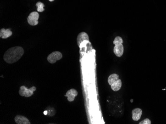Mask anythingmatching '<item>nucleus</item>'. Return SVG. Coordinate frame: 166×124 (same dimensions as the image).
<instances>
[{
	"label": "nucleus",
	"mask_w": 166,
	"mask_h": 124,
	"mask_svg": "<svg viewBox=\"0 0 166 124\" xmlns=\"http://www.w3.org/2000/svg\"><path fill=\"white\" fill-rule=\"evenodd\" d=\"M24 54V49L20 46H16L8 49L3 58L6 62L12 64L18 62Z\"/></svg>",
	"instance_id": "f257e3e1"
},
{
	"label": "nucleus",
	"mask_w": 166,
	"mask_h": 124,
	"mask_svg": "<svg viewBox=\"0 0 166 124\" xmlns=\"http://www.w3.org/2000/svg\"><path fill=\"white\" fill-rule=\"evenodd\" d=\"M36 91V87H32L30 89H27L26 86L22 85L19 88V95L21 96L29 98L34 94V92Z\"/></svg>",
	"instance_id": "f03ea898"
},
{
	"label": "nucleus",
	"mask_w": 166,
	"mask_h": 124,
	"mask_svg": "<svg viewBox=\"0 0 166 124\" xmlns=\"http://www.w3.org/2000/svg\"><path fill=\"white\" fill-rule=\"evenodd\" d=\"M62 57H63V55L61 52H58V51H55V52H53L50 53V55H48V56L47 58V60L50 63L53 64L58 60H60Z\"/></svg>",
	"instance_id": "7ed1b4c3"
},
{
	"label": "nucleus",
	"mask_w": 166,
	"mask_h": 124,
	"mask_svg": "<svg viewBox=\"0 0 166 124\" xmlns=\"http://www.w3.org/2000/svg\"><path fill=\"white\" fill-rule=\"evenodd\" d=\"M39 15L38 12H33L30 13L27 17V22L31 26H35L38 24V18Z\"/></svg>",
	"instance_id": "20e7f679"
},
{
	"label": "nucleus",
	"mask_w": 166,
	"mask_h": 124,
	"mask_svg": "<svg viewBox=\"0 0 166 124\" xmlns=\"http://www.w3.org/2000/svg\"><path fill=\"white\" fill-rule=\"evenodd\" d=\"M86 41H89V37L88 34L85 32H81L79 34L77 38V44L79 47H80L81 44L83 42Z\"/></svg>",
	"instance_id": "39448f33"
},
{
	"label": "nucleus",
	"mask_w": 166,
	"mask_h": 124,
	"mask_svg": "<svg viewBox=\"0 0 166 124\" xmlns=\"http://www.w3.org/2000/svg\"><path fill=\"white\" fill-rule=\"evenodd\" d=\"M78 95V92L74 89H71L67 92L65 96L67 98L68 101L72 102L75 100V98Z\"/></svg>",
	"instance_id": "423d86ee"
},
{
	"label": "nucleus",
	"mask_w": 166,
	"mask_h": 124,
	"mask_svg": "<svg viewBox=\"0 0 166 124\" xmlns=\"http://www.w3.org/2000/svg\"><path fill=\"white\" fill-rule=\"evenodd\" d=\"M142 114V110L140 108H136L134 109L132 111V119L135 121H138L140 119Z\"/></svg>",
	"instance_id": "0eeeda50"
},
{
	"label": "nucleus",
	"mask_w": 166,
	"mask_h": 124,
	"mask_svg": "<svg viewBox=\"0 0 166 124\" xmlns=\"http://www.w3.org/2000/svg\"><path fill=\"white\" fill-rule=\"evenodd\" d=\"M114 52L116 56L120 58L122 56L124 52V47L123 45L119 44L115 45L114 48Z\"/></svg>",
	"instance_id": "6e6552de"
},
{
	"label": "nucleus",
	"mask_w": 166,
	"mask_h": 124,
	"mask_svg": "<svg viewBox=\"0 0 166 124\" xmlns=\"http://www.w3.org/2000/svg\"><path fill=\"white\" fill-rule=\"evenodd\" d=\"M15 122L17 124H30L27 118L22 115H17L15 118Z\"/></svg>",
	"instance_id": "1a4fd4ad"
},
{
	"label": "nucleus",
	"mask_w": 166,
	"mask_h": 124,
	"mask_svg": "<svg viewBox=\"0 0 166 124\" xmlns=\"http://www.w3.org/2000/svg\"><path fill=\"white\" fill-rule=\"evenodd\" d=\"M12 35V32L10 29H5L4 28H2L0 30V37L3 39H7L10 37Z\"/></svg>",
	"instance_id": "9d476101"
},
{
	"label": "nucleus",
	"mask_w": 166,
	"mask_h": 124,
	"mask_svg": "<svg viewBox=\"0 0 166 124\" xmlns=\"http://www.w3.org/2000/svg\"><path fill=\"white\" fill-rule=\"evenodd\" d=\"M111 89L115 92L118 91L122 87V81L120 79H118V81L115 82V83L111 85Z\"/></svg>",
	"instance_id": "9b49d317"
},
{
	"label": "nucleus",
	"mask_w": 166,
	"mask_h": 124,
	"mask_svg": "<svg viewBox=\"0 0 166 124\" xmlns=\"http://www.w3.org/2000/svg\"><path fill=\"white\" fill-rule=\"evenodd\" d=\"M119 79V76L116 74H112L108 77V84L111 85L115 83V82L118 81Z\"/></svg>",
	"instance_id": "f8f14e48"
},
{
	"label": "nucleus",
	"mask_w": 166,
	"mask_h": 124,
	"mask_svg": "<svg viewBox=\"0 0 166 124\" xmlns=\"http://www.w3.org/2000/svg\"><path fill=\"white\" fill-rule=\"evenodd\" d=\"M36 6L37 7V11L38 12H43V11H44V5L41 2H37L36 4Z\"/></svg>",
	"instance_id": "ddd939ff"
},
{
	"label": "nucleus",
	"mask_w": 166,
	"mask_h": 124,
	"mask_svg": "<svg viewBox=\"0 0 166 124\" xmlns=\"http://www.w3.org/2000/svg\"><path fill=\"white\" fill-rule=\"evenodd\" d=\"M123 43V41L122 39V37H120L119 36H118L116 37L115 38V40H114V44L115 45H117L119 44H122Z\"/></svg>",
	"instance_id": "4468645a"
},
{
	"label": "nucleus",
	"mask_w": 166,
	"mask_h": 124,
	"mask_svg": "<svg viewBox=\"0 0 166 124\" xmlns=\"http://www.w3.org/2000/svg\"><path fill=\"white\" fill-rule=\"evenodd\" d=\"M151 124V122L150 121V119L146 118V119H144L142 121H141L139 124Z\"/></svg>",
	"instance_id": "2eb2a0df"
},
{
	"label": "nucleus",
	"mask_w": 166,
	"mask_h": 124,
	"mask_svg": "<svg viewBox=\"0 0 166 124\" xmlns=\"http://www.w3.org/2000/svg\"><path fill=\"white\" fill-rule=\"evenodd\" d=\"M49 1L50 2H53V1H54V0H49Z\"/></svg>",
	"instance_id": "dca6fc26"
}]
</instances>
